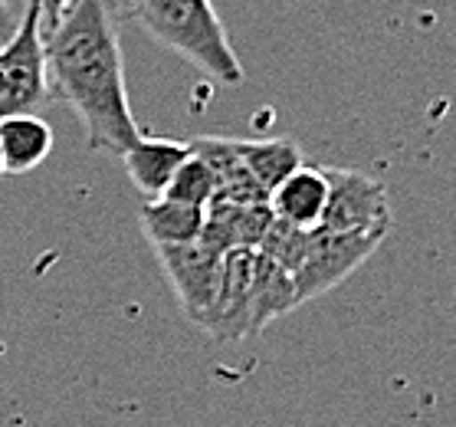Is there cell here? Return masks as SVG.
<instances>
[{"mask_svg":"<svg viewBox=\"0 0 456 427\" xmlns=\"http://www.w3.org/2000/svg\"><path fill=\"white\" fill-rule=\"evenodd\" d=\"M122 13L118 0H79L43 33L53 99L73 105L93 152L115 158L145 135L125 89Z\"/></svg>","mask_w":456,"mask_h":427,"instance_id":"6da1fadb","label":"cell"},{"mask_svg":"<svg viewBox=\"0 0 456 427\" xmlns=\"http://www.w3.org/2000/svg\"><path fill=\"white\" fill-rule=\"evenodd\" d=\"M132 13L151 40L198 66L214 83L240 86L247 79L210 0H135Z\"/></svg>","mask_w":456,"mask_h":427,"instance_id":"7a4b0ae2","label":"cell"},{"mask_svg":"<svg viewBox=\"0 0 456 427\" xmlns=\"http://www.w3.org/2000/svg\"><path fill=\"white\" fill-rule=\"evenodd\" d=\"M53 103L46 50H43L40 7L27 4L17 30L0 43V122L11 115H40Z\"/></svg>","mask_w":456,"mask_h":427,"instance_id":"3957f363","label":"cell"},{"mask_svg":"<svg viewBox=\"0 0 456 427\" xmlns=\"http://www.w3.org/2000/svg\"><path fill=\"white\" fill-rule=\"evenodd\" d=\"M387 234L378 230H354V234H335V230L315 227L309 234V247L302 257V267L296 270V300L309 302L315 296H325L345 283L368 257H371Z\"/></svg>","mask_w":456,"mask_h":427,"instance_id":"277c9868","label":"cell"},{"mask_svg":"<svg viewBox=\"0 0 456 427\" xmlns=\"http://www.w3.org/2000/svg\"><path fill=\"white\" fill-rule=\"evenodd\" d=\"M325 177H329V201L319 224L322 230H335V234L391 230V201L381 181L352 168H325Z\"/></svg>","mask_w":456,"mask_h":427,"instance_id":"5b68a950","label":"cell"},{"mask_svg":"<svg viewBox=\"0 0 456 427\" xmlns=\"http://www.w3.org/2000/svg\"><path fill=\"white\" fill-rule=\"evenodd\" d=\"M253 267L256 250L220 253L217 290L200 323L217 342H240L253 335Z\"/></svg>","mask_w":456,"mask_h":427,"instance_id":"8992f818","label":"cell"},{"mask_svg":"<svg viewBox=\"0 0 456 427\" xmlns=\"http://www.w3.org/2000/svg\"><path fill=\"white\" fill-rule=\"evenodd\" d=\"M155 253L177 302L184 306L187 319L200 325L210 309L214 290H217L220 253L210 250L204 240L177 243V247H155Z\"/></svg>","mask_w":456,"mask_h":427,"instance_id":"52a82bcc","label":"cell"},{"mask_svg":"<svg viewBox=\"0 0 456 427\" xmlns=\"http://www.w3.org/2000/svg\"><path fill=\"white\" fill-rule=\"evenodd\" d=\"M270 208L266 204H233V201H210L204 234L200 240L210 250H256L266 227H270Z\"/></svg>","mask_w":456,"mask_h":427,"instance_id":"ba28073f","label":"cell"},{"mask_svg":"<svg viewBox=\"0 0 456 427\" xmlns=\"http://www.w3.org/2000/svg\"><path fill=\"white\" fill-rule=\"evenodd\" d=\"M325 201H329V177L325 168L299 165L280 188L270 191L266 208L276 220H286L292 227L315 230L325 214Z\"/></svg>","mask_w":456,"mask_h":427,"instance_id":"9c48e42d","label":"cell"},{"mask_svg":"<svg viewBox=\"0 0 456 427\" xmlns=\"http://www.w3.org/2000/svg\"><path fill=\"white\" fill-rule=\"evenodd\" d=\"M191 158V142L177 138H148L142 135L135 145L122 155L125 175L148 201L161 198L171 185V177Z\"/></svg>","mask_w":456,"mask_h":427,"instance_id":"30bf717a","label":"cell"},{"mask_svg":"<svg viewBox=\"0 0 456 427\" xmlns=\"http://www.w3.org/2000/svg\"><path fill=\"white\" fill-rule=\"evenodd\" d=\"M53 152V128L43 115H11L0 122L4 175L33 171Z\"/></svg>","mask_w":456,"mask_h":427,"instance_id":"8fae6325","label":"cell"},{"mask_svg":"<svg viewBox=\"0 0 456 427\" xmlns=\"http://www.w3.org/2000/svg\"><path fill=\"white\" fill-rule=\"evenodd\" d=\"M208 208L181 204L171 198H151L142 208V230L151 247H177V243H194L204 234Z\"/></svg>","mask_w":456,"mask_h":427,"instance_id":"7c38bea8","label":"cell"},{"mask_svg":"<svg viewBox=\"0 0 456 427\" xmlns=\"http://www.w3.org/2000/svg\"><path fill=\"white\" fill-rule=\"evenodd\" d=\"M240 158L247 171L253 175L263 194L270 198L273 188H280L282 181L296 171L302 161V152L292 138H237Z\"/></svg>","mask_w":456,"mask_h":427,"instance_id":"4fadbf2b","label":"cell"},{"mask_svg":"<svg viewBox=\"0 0 456 427\" xmlns=\"http://www.w3.org/2000/svg\"><path fill=\"white\" fill-rule=\"evenodd\" d=\"M296 306H299V300H296L292 276L256 253V267H253V335L263 333L273 319L289 316Z\"/></svg>","mask_w":456,"mask_h":427,"instance_id":"5bb4252c","label":"cell"},{"mask_svg":"<svg viewBox=\"0 0 456 427\" xmlns=\"http://www.w3.org/2000/svg\"><path fill=\"white\" fill-rule=\"evenodd\" d=\"M309 234L312 230L292 227L286 220H270V227L259 240L256 253L266 257L270 263H276L280 270H286L289 276H296V270L302 267V257H305V247H309Z\"/></svg>","mask_w":456,"mask_h":427,"instance_id":"9a60e30c","label":"cell"},{"mask_svg":"<svg viewBox=\"0 0 456 427\" xmlns=\"http://www.w3.org/2000/svg\"><path fill=\"white\" fill-rule=\"evenodd\" d=\"M214 194H217L214 171L208 168L204 158H198L191 152V158L175 171V177H171V185H167V191L161 198L181 201V204H194V208H208L210 201H214Z\"/></svg>","mask_w":456,"mask_h":427,"instance_id":"2e32d148","label":"cell"},{"mask_svg":"<svg viewBox=\"0 0 456 427\" xmlns=\"http://www.w3.org/2000/svg\"><path fill=\"white\" fill-rule=\"evenodd\" d=\"M37 7H40V30L43 33H50L56 23L66 17V13L73 11L79 0H33Z\"/></svg>","mask_w":456,"mask_h":427,"instance_id":"e0dca14e","label":"cell"},{"mask_svg":"<svg viewBox=\"0 0 456 427\" xmlns=\"http://www.w3.org/2000/svg\"><path fill=\"white\" fill-rule=\"evenodd\" d=\"M17 17H13L11 4L7 0H0V43H7L13 37V30H17Z\"/></svg>","mask_w":456,"mask_h":427,"instance_id":"ac0fdd59","label":"cell"},{"mask_svg":"<svg viewBox=\"0 0 456 427\" xmlns=\"http://www.w3.org/2000/svg\"><path fill=\"white\" fill-rule=\"evenodd\" d=\"M0 175H4V155H0Z\"/></svg>","mask_w":456,"mask_h":427,"instance_id":"d6986e66","label":"cell"}]
</instances>
